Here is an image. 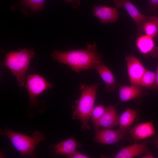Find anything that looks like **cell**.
<instances>
[{
    "instance_id": "obj_1",
    "label": "cell",
    "mask_w": 158,
    "mask_h": 158,
    "mask_svg": "<svg viewBox=\"0 0 158 158\" xmlns=\"http://www.w3.org/2000/svg\"><path fill=\"white\" fill-rule=\"evenodd\" d=\"M97 45L87 44L85 49L66 51L55 50L51 54L53 59L70 66L75 72L92 69L96 63L101 60L102 55L96 51Z\"/></svg>"
},
{
    "instance_id": "obj_2",
    "label": "cell",
    "mask_w": 158,
    "mask_h": 158,
    "mask_svg": "<svg viewBox=\"0 0 158 158\" xmlns=\"http://www.w3.org/2000/svg\"><path fill=\"white\" fill-rule=\"evenodd\" d=\"M0 134L8 137L14 147L19 153L21 157H35L36 154L35 149L40 142L45 140L42 132L34 131L32 136L12 131L7 128L0 130Z\"/></svg>"
},
{
    "instance_id": "obj_3",
    "label": "cell",
    "mask_w": 158,
    "mask_h": 158,
    "mask_svg": "<svg viewBox=\"0 0 158 158\" xmlns=\"http://www.w3.org/2000/svg\"><path fill=\"white\" fill-rule=\"evenodd\" d=\"M35 55L32 49L23 48L18 51H12L7 54L3 65L8 67L16 77L20 87L25 84L26 73L32 58Z\"/></svg>"
},
{
    "instance_id": "obj_4",
    "label": "cell",
    "mask_w": 158,
    "mask_h": 158,
    "mask_svg": "<svg viewBox=\"0 0 158 158\" xmlns=\"http://www.w3.org/2000/svg\"><path fill=\"white\" fill-rule=\"evenodd\" d=\"M99 85V83H97L89 85L85 84L80 85L81 94L76 102L77 105L73 116L74 118L80 121L83 130L89 128L88 121L94 107L97 91Z\"/></svg>"
},
{
    "instance_id": "obj_5",
    "label": "cell",
    "mask_w": 158,
    "mask_h": 158,
    "mask_svg": "<svg viewBox=\"0 0 158 158\" xmlns=\"http://www.w3.org/2000/svg\"><path fill=\"white\" fill-rule=\"evenodd\" d=\"M52 85L42 76L37 74L30 75L26 78L25 87L28 91L30 108L36 107L38 104L37 97L45 90L50 89Z\"/></svg>"
},
{
    "instance_id": "obj_6",
    "label": "cell",
    "mask_w": 158,
    "mask_h": 158,
    "mask_svg": "<svg viewBox=\"0 0 158 158\" xmlns=\"http://www.w3.org/2000/svg\"><path fill=\"white\" fill-rule=\"evenodd\" d=\"M128 131L120 128L113 130L105 128L99 130L93 138L94 142L105 145L117 143L120 140L124 139Z\"/></svg>"
},
{
    "instance_id": "obj_7",
    "label": "cell",
    "mask_w": 158,
    "mask_h": 158,
    "mask_svg": "<svg viewBox=\"0 0 158 158\" xmlns=\"http://www.w3.org/2000/svg\"><path fill=\"white\" fill-rule=\"evenodd\" d=\"M127 62L128 74L132 85H140L141 78L146 70L133 55L127 56L125 58Z\"/></svg>"
},
{
    "instance_id": "obj_8",
    "label": "cell",
    "mask_w": 158,
    "mask_h": 158,
    "mask_svg": "<svg viewBox=\"0 0 158 158\" xmlns=\"http://www.w3.org/2000/svg\"><path fill=\"white\" fill-rule=\"evenodd\" d=\"M116 7L120 8L123 6L134 21L137 29L140 33L142 32V25L145 19V16L142 14L136 6L129 0H113Z\"/></svg>"
},
{
    "instance_id": "obj_9",
    "label": "cell",
    "mask_w": 158,
    "mask_h": 158,
    "mask_svg": "<svg viewBox=\"0 0 158 158\" xmlns=\"http://www.w3.org/2000/svg\"><path fill=\"white\" fill-rule=\"evenodd\" d=\"M79 145L75 139L72 137L56 145H51L49 148L55 156L62 155L68 157L76 151Z\"/></svg>"
},
{
    "instance_id": "obj_10",
    "label": "cell",
    "mask_w": 158,
    "mask_h": 158,
    "mask_svg": "<svg viewBox=\"0 0 158 158\" xmlns=\"http://www.w3.org/2000/svg\"><path fill=\"white\" fill-rule=\"evenodd\" d=\"M148 140L141 143L135 144L122 148L116 154L113 156L115 158H132L142 154H151L146 144Z\"/></svg>"
},
{
    "instance_id": "obj_11",
    "label": "cell",
    "mask_w": 158,
    "mask_h": 158,
    "mask_svg": "<svg viewBox=\"0 0 158 158\" xmlns=\"http://www.w3.org/2000/svg\"><path fill=\"white\" fill-rule=\"evenodd\" d=\"M94 15L103 23L116 22L119 18V13L114 8L106 6H94Z\"/></svg>"
},
{
    "instance_id": "obj_12",
    "label": "cell",
    "mask_w": 158,
    "mask_h": 158,
    "mask_svg": "<svg viewBox=\"0 0 158 158\" xmlns=\"http://www.w3.org/2000/svg\"><path fill=\"white\" fill-rule=\"evenodd\" d=\"M155 130L152 122L138 124L130 131L131 137L135 141L144 139L154 135Z\"/></svg>"
},
{
    "instance_id": "obj_13",
    "label": "cell",
    "mask_w": 158,
    "mask_h": 158,
    "mask_svg": "<svg viewBox=\"0 0 158 158\" xmlns=\"http://www.w3.org/2000/svg\"><path fill=\"white\" fill-rule=\"evenodd\" d=\"M92 69L95 70L106 84L105 90L113 92L116 87V81L110 70L100 60L94 65Z\"/></svg>"
},
{
    "instance_id": "obj_14",
    "label": "cell",
    "mask_w": 158,
    "mask_h": 158,
    "mask_svg": "<svg viewBox=\"0 0 158 158\" xmlns=\"http://www.w3.org/2000/svg\"><path fill=\"white\" fill-rule=\"evenodd\" d=\"M119 117L116 111V105L109 106L105 108L99 121V127L110 128L118 125Z\"/></svg>"
},
{
    "instance_id": "obj_15",
    "label": "cell",
    "mask_w": 158,
    "mask_h": 158,
    "mask_svg": "<svg viewBox=\"0 0 158 158\" xmlns=\"http://www.w3.org/2000/svg\"><path fill=\"white\" fill-rule=\"evenodd\" d=\"M141 85L121 86L119 89V95L121 101L126 102L142 97L144 90Z\"/></svg>"
},
{
    "instance_id": "obj_16",
    "label": "cell",
    "mask_w": 158,
    "mask_h": 158,
    "mask_svg": "<svg viewBox=\"0 0 158 158\" xmlns=\"http://www.w3.org/2000/svg\"><path fill=\"white\" fill-rule=\"evenodd\" d=\"M137 115V111L128 108L120 116L119 123L120 128L128 131Z\"/></svg>"
},
{
    "instance_id": "obj_17",
    "label": "cell",
    "mask_w": 158,
    "mask_h": 158,
    "mask_svg": "<svg viewBox=\"0 0 158 158\" xmlns=\"http://www.w3.org/2000/svg\"><path fill=\"white\" fill-rule=\"evenodd\" d=\"M136 45L140 52L144 54L151 52L155 47L153 38L146 35L138 37Z\"/></svg>"
},
{
    "instance_id": "obj_18",
    "label": "cell",
    "mask_w": 158,
    "mask_h": 158,
    "mask_svg": "<svg viewBox=\"0 0 158 158\" xmlns=\"http://www.w3.org/2000/svg\"><path fill=\"white\" fill-rule=\"evenodd\" d=\"M155 80V73L146 70L141 79L140 85L153 90Z\"/></svg>"
},
{
    "instance_id": "obj_19",
    "label": "cell",
    "mask_w": 158,
    "mask_h": 158,
    "mask_svg": "<svg viewBox=\"0 0 158 158\" xmlns=\"http://www.w3.org/2000/svg\"><path fill=\"white\" fill-rule=\"evenodd\" d=\"M105 108L102 105H100L94 107L91 114V117L95 131L97 133L99 131V121L104 113Z\"/></svg>"
},
{
    "instance_id": "obj_20",
    "label": "cell",
    "mask_w": 158,
    "mask_h": 158,
    "mask_svg": "<svg viewBox=\"0 0 158 158\" xmlns=\"http://www.w3.org/2000/svg\"><path fill=\"white\" fill-rule=\"evenodd\" d=\"M143 29L146 35L153 38L157 34L158 26L155 23L148 20L144 23Z\"/></svg>"
},
{
    "instance_id": "obj_21",
    "label": "cell",
    "mask_w": 158,
    "mask_h": 158,
    "mask_svg": "<svg viewBox=\"0 0 158 158\" xmlns=\"http://www.w3.org/2000/svg\"><path fill=\"white\" fill-rule=\"evenodd\" d=\"M45 0H22L24 5L32 11H38L43 8Z\"/></svg>"
},
{
    "instance_id": "obj_22",
    "label": "cell",
    "mask_w": 158,
    "mask_h": 158,
    "mask_svg": "<svg viewBox=\"0 0 158 158\" xmlns=\"http://www.w3.org/2000/svg\"><path fill=\"white\" fill-rule=\"evenodd\" d=\"M151 55L157 60V66L156 71V80L153 90L157 92L158 91V46H155L151 52Z\"/></svg>"
},
{
    "instance_id": "obj_23",
    "label": "cell",
    "mask_w": 158,
    "mask_h": 158,
    "mask_svg": "<svg viewBox=\"0 0 158 158\" xmlns=\"http://www.w3.org/2000/svg\"><path fill=\"white\" fill-rule=\"evenodd\" d=\"M152 11L158 12V0H148Z\"/></svg>"
},
{
    "instance_id": "obj_24",
    "label": "cell",
    "mask_w": 158,
    "mask_h": 158,
    "mask_svg": "<svg viewBox=\"0 0 158 158\" xmlns=\"http://www.w3.org/2000/svg\"><path fill=\"white\" fill-rule=\"evenodd\" d=\"M68 157L70 158H89L88 156L83 154L77 151H75L70 155Z\"/></svg>"
},
{
    "instance_id": "obj_25",
    "label": "cell",
    "mask_w": 158,
    "mask_h": 158,
    "mask_svg": "<svg viewBox=\"0 0 158 158\" xmlns=\"http://www.w3.org/2000/svg\"><path fill=\"white\" fill-rule=\"evenodd\" d=\"M145 19L148 21L155 23L158 26V16H145Z\"/></svg>"
},
{
    "instance_id": "obj_26",
    "label": "cell",
    "mask_w": 158,
    "mask_h": 158,
    "mask_svg": "<svg viewBox=\"0 0 158 158\" xmlns=\"http://www.w3.org/2000/svg\"><path fill=\"white\" fill-rule=\"evenodd\" d=\"M66 1L70 3L74 8H78L79 5L80 1L79 0H65Z\"/></svg>"
},
{
    "instance_id": "obj_27",
    "label": "cell",
    "mask_w": 158,
    "mask_h": 158,
    "mask_svg": "<svg viewBox=\"0 0 158 158\" xmlns=\"http://www.w3.org/2000/svg\"><path fill=\"white\" fill-rule=\"evenodd\" d=\"M154 143L155 147L157 148H158V135L156 138L154 140Z\"/></svg>"
},
{
    "instance_id": "obj_28",
    "label": "cell",
    "mask_w": 158,
    "mask_h": 158,
    "mask_svg": "<svg viewBox=\"0 0 158 158\" xmlns=\"http://www.w3.org/2000/svg\"><path fill=\"white\" fill-rule=\"evenodd\" d=\"M143 158H154V157L152 156V154H147L143 157Z\"/></svg>"
}]
</instances>
